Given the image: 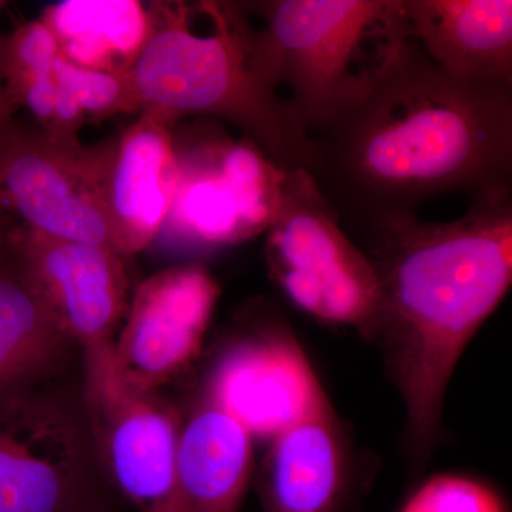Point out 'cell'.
Listing matches in <instances>:
<instances>
[{
	"mask_svg": "<svg viewBox=\"0 0 512 512\" xmlns=\"http://www.w3.org/2000/svg\"><path fill=\"white\" fill-rule=\"evenodd\" d=\"M308 173L342 224L511 188L512 87L464 82L409 40L372 90L311 136Z\"/></svg>",
	"mask_w": 512,
	"mask_h": 512,
	"instance_id": "6da1fadb",
	"label": "cell"
},
{
	"mask_svg": "<svg viewBox=\"0 0 512 512\" xmlns=\"http://www.w3.org/2000/svg\"><path fill=\"white\" fill-rule=\"evenodd\" d=\"M357 231L379 281L373 340L402 394L409 439L424 453L458 360L511 288V188L477 195L454 221L413 214Z\"/></svg>",
	"mask_w": 512,
	"mask_h": 512,
	"instance_id": "7a4b0ae2",
	"label": "cell"
},
{
	"mask_svg": "<svg viewBox=\"0 0 512 512\" xmlns=\"http://www.w3.org/2000/svg\"><path fill=\"white\" fill-rule=\"evenodd\" d=\"M211 35H195L184 3H151L153 32L133 70L141 113L170 126L187 116L224 120L282 170L312 161V140L256 60L255 30L237 2H201Z\"/></svg>",
	"mask_w": 512,
	"mask_h": 512,
	"instance_id": "3957f363",
	"label": "cell"
},
{
	"mask_svg": "<svg viewBox=\"0 0 512 512\" xmlns=\"http://www.w3.org/2000/svg\"><path fill=\"white\" fill-rule=\"evenodd\" d=\"M255 52L309 137L363 99L410 39L403 0L244 2Z\"/></svg>",
	"mask_w": 512,
	"mask_h": 512,
	"instance_id": "277c9868",
	"label": "cell"
},
{
	"mask_svg": "<svg viewBox=\"0 0 512 512\" xmlns=\"http://www.w3.org/2000/svg\"><path fill=\"white\" fill-rule=\"evenodd\" d=\"M82 390L56 382L0 402V512H109Z\"/></svg>",
	"mask_w": 512,
	"mask_h": 512,
	"instance_id": "5b68a950",
	"label": "cell"
},
{
	"mask_svg": "<svg viewBox=\"0 0 512 512\" xmlns=\"http://www.w3.org/2000/svg\"><path fill=\"white\" fill-rule=\"evenodd\" d=\"M265 234L269 275L296 308L373 340L380 302L375 268L308 171H286L278 214Z\"/></svg>",
	"mask_w": 512,
	"mask_h": 512,
	"instance_id": "8992f818",
	"label": "cell"
},
{
	"mask_svg": "<svg viewBox=\"0 0 512 512\" xmlns=\"http://www.w3.org/2000/svg\"><path fill=\"white\" fill-rule=\"evenodd\" d=\"M174 137L178 184L157 241L214 251L264 234L281 202L286 171L254 144L212 126Z\"/></svg>",
	"mask_w": 512,
	"mask_h": 512,
	"instance_id": "52a82bcc",
	"label": "cell"
},
{
	"mask_svg": "<svg viewBox=\"0 0 512 512\" xmlns=\"http://www.w3.org/2000/svg\"><path fill=\"white\" fill-rule=\"evenodd\" d=\"M80 353V390L106 484L140 512H177L180 414L160 393L134 389L121 379L113 346Z\"/></svg>",
	"mask_w": 512,
	"mask_h": 512,
	"instance_id": "ba28073f",
	"label": "cell"
},
{
	"mask_svg": "<svg viewBox=\"0 0 512 512\" xmlns=\"http://www.w3.org/2000/svg\"><path fill=\"white\" fill-rule=\"evenodd\" d=\"M114 143L57 147L40 131L16 124L0 143V212L47 237L119 254L104 205Z\"/></svg>",
	"mask_w": 512,
	"mask_h": 512,
	"instance_id": "9c48e42d",
	"label": "cell"
},
{
	"mask_svg": "<svg viewBox=\"0 0 512 512\" xmlns=\"http://www.w3.org/2000/svg\"><path fill=\"white\" fill-rule=\"evenodd\" d=\"M220 286L201 265H181L141 282L113 345L121 379L158 392L200 355Z\"/></svg>",
	"mask_w": 512,
	"mask_h": 512,
	"instance_id": "30bf717a",
	"label": "cell"
},
{
	"mask_svg": "<svg viewBox=\"0 0 512 512\" xmlns=\"http://www.w3.org/2000/svg\"><path fill=\"white\" fill-rule=\"evenodd\" d=\"M207 400L251 437L272 439L329 402L302 346L282 328L228 346L212 367Z\"/></svg>",
	"mask_w": 512,
	"mask_h": 512,
	"instance_id": "8fae6325",
	"label": "cell"
},
{
	"mask_svg": "<svg viewBox=\"0 0 512 512\" xmlns=\"http://www.w3.org/2000/svg\"><path fill=\"white\" fill-rule=\"evenodd\" d=\"M13 242L80 352L113 346L128 306L126 259L16 225Z\"/></svg>",
	"mask_w": 512,
	"mask_h": 512,
	"instance_id": "7c38bea8",
	"label": "cell"
},
{
	"mask_svg": "<svg viewBox=\"0 0 512 512\" xmlns=\"http://www.w3.org/2000/svg\"><path fill=\"white\" fill-rule=\"evenodd\" d=\"M178 184L174 127L141 113L114 143L104 205L117 251L124 258L157 241Z\"/></svg>",
	"mask_w": 512,
	"mask_h": 512,
	"instance_id": "4fadbf2b",
	"label": "cell"
},
{
	"mask_svg": "<svg viewBox=\"0 0 512 512\" xmlns=\"http://www.w3.org/2000/svg\"><path fill=\"white\" fill-rule=\"evenodd\" d=\"M410 39L464 82L512 87L511 0H403Z\"/></svg>",
	"mask_w": 512,
	"mask_h": 512,
	"instance_id": "5bb4252c",
	"label": "cell"
},
{
	"mask_svg": "<svg viewBox=\"0 0 512 512\" xmlns=\"http://www.w3.org/2000/svg\"><path fill=\"white\" fill-rule=\"evenodd\" d=\"M76 349L30 275L12 232L0 251V402L59 380Z\"/></svg>",
	"mask_w": 512,
	"mask_h": 512,
	"instance_id": "9a60e30c",
	"label": "cell"
},
{
	"mask_svg": "<svg viewBox=\"0 0 512 512\" xmlns=\"http://www.w3.org/2000/svg\"><path fill=\"white\" fill-rule=\"evenodd\" d=\"M348 490V451L329 402L274 437L259 484L264 512H340Z\"/></svg>",
	"mask_w": 512,
	"mask_h": 512,
	"instance_id": "2e32d148",
	"label": "cell"
},
{
	"mask_svg": "<svg viewBox=\"0 0 512 512\" xmlns=\"http://www.w3.org/2000/svg\"><path fill=\"white\" fill-rule=\"evenodd\" d=\"M254 471L252 437L207 399L181 420L175 511L239 512Z\"/></svg>",
	"mask_w": 512,
	"mask_h": 512,
	"instance_id": "e0dca14e",
	"label": "cell"
},
{
	"mask_svg": "<svg viewBox=\"0 0 512 512\" xmlns=\"http://www.w3.org/2000/svg\"><path fill=\"white\" fill-rule=\"evenodd\" d=\"M40 19L66 62L117 74L133 70L153 32L150 8L136 0H66Z\"/></svg>",
	"mask_w": 512,
	"mask_h": 512,
	"instance_id": "ac0fdd59",
	"label": "cell"
},
{
	"mask_svg": "<svg viewBox=\"0 0 512 512\" xmlns=\"http://www.w3.org/2000/svg\"><path fill=\"white\" fill-rule=\"evenodd\" d=\"M55 77L79 103L87 120L111 119L117 114H140L131 72L117 74L74 66L59 57Z\"/></svg>",
	"mask_w": 512,
	"mask_h": 512,
	"instance_id": "d6986e66",
	"label": "cell"
},
{
	"mask_svg": "<svg viewBox=\"0 0 512 512\" xmlns=\"http://www.w3.org/2000/svg\"><path fill=\"white\" fill-rule=\"evenodd\" d=\"M59 46L42 19L0 36V86L6 99L26 84L52 76Z\"/></svg>",
	"mask_w": 512,
	"mask_h": 512,
	"instance_id": "ffe728a7",
	"label": "cell"
},
{
	"mask_svg": "<svg viewBox=\"0 0 512 512\" xmlns=\"http://www.w3.org/2000/svg\"><path fill=\"white\" fill-rule=\"evenodd\" d=\"M402 512H507L493 488L454 474L431 477L404 504Z\"/></svg>",
	"mask_w": 512,
	"mask_h": 512,
	"instance_id": "44dd1931",
	"label": "cell"
},
{
	"mask_svg": "<svg viewBox=\"0 0 512 512\" xmlns=\"http://www.w3.org/2000/svg\"><path fill=\"white\" fill-rule=\"evenodd\" d=\"M3 6H5V2H0V9ZM16 124H18V121L15 120V109L10 106L5 93H3L2 86H0V143L12 133Z\"/></svg>",
	"mask_w": 512,
	"mask_h": 512,
	"instance_id": "7402d4cb",
	"label": "cell"
},
{
	"mask_svg": "<svg viewBox=\"0 0 512 512\" xmlns=\"http://www.w3.org/2000/svg\"><path fill=\"white\" fill-rule=\"evenodd\" d=\"M16 225L18 224L13 220V217L5 214V212H0V251L8 244L10 235H12Z\"/></svg>",
	"mask_w": 512,
	"mask_h": 512,
	"instance_id": "603a6c76",
	"label": "cell"
},
{
	"mask_svg": "<svg viewBox=\"0 0 512 512\" xmlns=\"http://www.w3.org/2000/svg\"><path fill=\"white\" fill-rule=\"evenodd\" d=\"M109 512H113V511H109Z\"/></svg>",
	"mask_w": 512,
	"mask_h": 512,
	"instance_id": "cb8c5ba5",
	"label": "cell"
}]
</instances>
